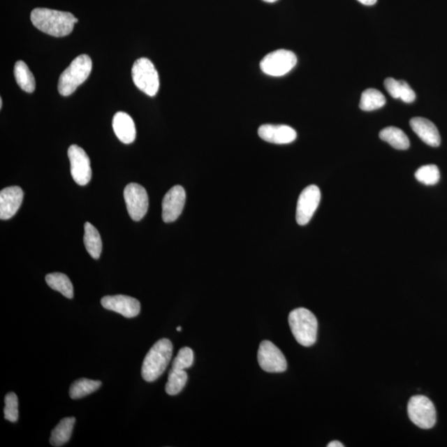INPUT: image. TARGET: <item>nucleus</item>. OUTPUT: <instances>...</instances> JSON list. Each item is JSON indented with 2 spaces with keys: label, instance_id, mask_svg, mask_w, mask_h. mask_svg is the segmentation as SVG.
Masks as SVG:
<instances>
[{
  "label": "nucleus",
  "instance_id": "nucleus-1",
  "mask_svg": "<svg viewBox=\"0 0 447 447\" xmlns=\"http://www.w3.org/2000/svg\"><path fill=\"white\" fill-rule=\"evenodd\" d=\"M31 21L38 30L53 37H65L73 32L78 20L73 13L38 8L31 13Z\"/></svg>",
  "mask_w": 447,
  "mask_h": 447
},
{
  "label": "nucleus",
  "instance_id": "nucleus-2",
  "mask_svg": "<svg viewBox=\"0 0 447 447\" xmlns=\"http://www.w3.org/2000/svg\"><path fill=\"white\" fill-rule=\"evenodd\" d=\"M173 344L168 339H161L152 347L142 365V377L147 382H154L168 368L173 356Z\"/></svg>",
  "mask_w": 447,
  "mask_h": 447
},
{
  "label": "nucleus",
  "instance_id": "nucleus-3",
  "mask_svg": "<svg viewBox=\"0 0 447 447\" xmlns=\"http://www.w3.org/2000/svg\"><path fill=\"white\" fill-rule=\"evenodd\" d=\"M288 323L294 338L300 345L306 347L314 345L318 323L311 311L300 307L291 312Z\"/></svg>",
  "mask_w": 447,
  "mask_h": 447
},
{
  "label": "nucleus",
  "instance_id": "nucleus-4",
  "mask_svg": "<svg viewBox=\"0 0 447 447\" xmlns=\"http://www.w3.org/2000/svg\"><path fill=\"white\" fill-rule=\"evenodd\" d=\"M92 61L87 55H80L71 62L58 80V91L64 96H71L83 84L91 73Z\"/></svg>",
  "mask_w": 447,
  "mask_h": 447
},
{
  "label": "nucleus",
  "instance_id": "nucleus-5",
  "mask_svg": "<svg viewBox=\"0 0 447 447\" xmlns=\"http://www.w3.org/2000/svg\"><path fill=\"white\" fill-rule=\"evenodd\" d=\"M134 85L149 96L156 95L159 89V75L153 62L142 57L134 62L132 67Z\"/></svg>",
  "mask_w": 447,
  "mask_h": 447
},
{
  "label": "nucleus",
  "instance_id": "nucleus-6",
  "mask_svg": "<svg viewBox=\"0 0 447 447\" xmlns=\"http://www.w3.org/2000/svg\"><path fill=\"white\" fill-rule=\"evenodd\" d=\"M409 417L416 426L431 429L437 423V411L428 397L416 395L411 397L408 404Z\"/></svg>",
  "mask_w": 447,
  "mask_h": 447
},
{
  "label": "nucleus",
  "instance_id": "nucleus-7",
  "mask_svg": "<svg viewBox=\"0 0 447 447\" xmlns=\"http://www.w3.org/2000/svg\"><path fill=\"white\" fill-rule=\"evenodd\" d=\"M298 58L293 52L279 49L263 58L261 68L263 73L271 77H283L297 65Z\"/></svg>",
  "mask_w": 447,
  "mask_h": 447
},
{
  "label": "nucleus",
  "instance_id": "nucleus-8",
  "mask_svg": "<svg viewBox=\"0 0 447 447\" xmlns=\"http://www.w3.org/2000/svg\"><path fill=\"white\" fill-rule=\"evenodd\" d=\"M124 196L129 217L134 221L142 220L149 209V196L145 187L131 183L125 187Z\"/></svg>",
  "mask_w": 447,
  "mask_h": 447
},
{
  "label": "nucleus",
  "instance_id": "nucleus-9",
  "mask_svg": "<svg viewBox=\"0 0 447 447\" xmlns=\"http://www.w3.org/2000/svg\"><path fill=\"white\" fill-rule=\"evenodd\" d=\"M258 362L261 369L268 373H281L288 368L284 355L270 341H263L259 346Z\"/></svg>",
  "mask_w": 447,
  "mask_h": 447
},
{
  "label": "nucleus",
  "instance_id": "nucleus-10",
  "mask_svg": "<svg viewBox=\"0 0 447 447\" xmlns=\"http://www.w3.org/2000/svg\"><path fill=\"white\" fill-rule=\"evenodd\" d=\"M71 173L75 182L86 186L91 179V160L86 152L78 145H71L68 149Z\"/></svg>",
  "mask_w": 447,
  "mask_h": 447
},
{
  "label": "nucleus",
  "instance_id": "nucleus-11",
  "mask_svg": "<svg viewBox=\"0 0 447 447\" xmlns=\"http://www.w3.org/2000/svg\"><path fill=\"white\" fill-rule=\"evenodd\" d=\"M318 186L311 185L302 191L298 200L296 219L298 225L305 226L311 221L321 201Z\"/></svg>",
  "mask_w": 447,
  "mask_h": 447
},
{
  "label": "nucleus",
  "instance_id": "nucleus-12",
  "mask_svg": "<svg viewBox=\"0 0 447 447\" xmlns=\"http://www.w3.org/2000/svg\"><path fill=\"white\" fill-rule=\"evenodd\" d=\"M186 203V191L182 186H175L165 195L163 203V220L166 223L175 221L180 217Z\"/></svg>",
  "mask_w": 447,
  "mask_h": 447
},
{
  "label": "nucleus",
  "instance_id": "nucleus-13",
  "mask_svg": "<svg viewBox=\"0 0 447 447\" xmlns=\"http://www.w3.org/2000/svg\"><path fill=\"white\" fill-rule=\"evenodd\" d=\"M101 305L105 309L119 313L126 318L137 316L141 310L140 301L125 295L105 296L101 299Z\"/></svg>",
  "mask_w": 447,
  "mask_h": 447
},
{
  "label": "nucleus",
  "instance_id": "nucleus-14",
  "mask_svg": "<svg viewBox=\"0 0 447 447\" xmlns=\"http://www.w3.org/2000/svg\"><path fill=\"white\" fill-rule=\"evenodd\" d=\"M258 136L268 142L288 145L296 140L297 132L288 125L263 124L258 128Z\"/></svg>",
  "mask_w": 447,
  "mask_h": 447
},
{
  "label": "nucleus",
  "instance_id": "nucleus-15",
  "mask_svg": "<svg viewBox=\"0 0 447 447\" xmlns=\"http://www.w3.org/2000/svg\"><path fill=\"white\" fill-rule=\"evenodd\" d=\"M24 200V191L20 186H10L0 192V219L6 221L19 211Z\"/></svg>",
  "mask_w": 447,
  "mask_h": 447
},
{
  "label": "nucleus",
  "instance_id": "nucleus-16",
  "mask_svg": "<svg viewBox=\"0 0 447 447\" xmlns=\"http://www.w3.org/2000/svg\"><path fill=\"white\" fill-rule=\"evenodd\" d=\"M410 126L425 144L432 147L440 146L439 131H438L436 125L430 120L422 117H415L410 120Z\"/></svg>",
  "mask_w": 447,
  "mask_h": 447
},
{
  "label": "nucleus",
  "instance_id": "nucleus-17",
  "mask_svg": "<svg viewBox=\"0 0 447 447\" xmlns=\"http://www.w3.org/2000/svg\"><path fill=\"white\" fill-rule=\"evenodd\" d=\"M115 135L125 145L132 144L136 138V128L131 115L124 112L116 113L112 122Z\"/></svg>",
  "mask_w": 447,
  "mask_h": 447
},
{
  "label": "nucleus",
  "instance_id": "nucleus-18",
  "mask_svg": "<svg viewBox=\"0 0 447 447\" xmlns=\"http://www.w3.org/2000/svg\"><path fill=\"white\" fill-rule=\"evenodd\" d=\"M75 418L73 417L61 419L53 429L50 437V444L53 446L60 447L68 442L73 434Z\"/></svg>",
  "mask_w": 447,
  "mask_h": 447
},
{
  "label": "nucleus",
  "instance_id": "nucleus-19",
  "mask_svg": "<svg viewBox=\"0 0 447 447\" xmlns=\"http://www.w3.org/2000/svg\"><path fill=\"white\" fill-rule=\"evenodd\" d=\"M84 243L89 256L93 258H100L102 252V241L99 231L91 223L85 224Z\"/></svg>",
  "mask_w": 447,
  "mask_h": 447
},
{
  "label": "nucleus",
  "instance_id": "nucleus-20",
  "mask_svg": "<svg viewBox=\"0 0 447 447\" xmlns=\"http://www.w3.org/2000/svg\"><path fill=\"white\" fill-rule=\"evenodd\" d=\"M379 138L396 149L406 150L410 146V141L402 129L396 127H387L379 133Z\"/></svg>",
  "mask_w": 447,
  "mask_h": 447
},
{
  "label": "nucleus",
  "instance_id": "nucleus-21",
  "mask_svg": "<svg viewBox=\"0 0 447 447\" xmlns=\"http://www.w3.org/2000/svg\"><path fill=\"white\" fill-rule=\"evenodd\" d=\"M49 287L61 293L64 297L71 299L74 297L73 285L68 277L61 272H53L46 276Z\"/></svg>",
  "mask_w": 447,
  "mask_h": 447
},
{
  "label": "nucleus",
  "instance_id": "nucleus-22",
  "mask_svg": "<svg viewBox=\"0 0 447 447\" xmlns=\"http://www.w3.org/2000/svg\"><path fill=\"white\" fill-rule=\"evenodd\" d=\"M102 383L99 380L80 379L75 381L70 388L69 395L73 400H79L99 390Z\"/></svg>",
  "mask_w": 447,
  "mask_h": 447
},
{
  "label": "nucleus",
  "instance_id": "nucleus-23",
  "mask_svg": "<svg viewBox=\"0 0 447 447\" xmlns=\"http://www.w3.org/2000/svg\"><path fill=\"white\" fill-rule=\"evenodd\" d=\"M15 77L20 87L28 93L34 91L36 82L32 73L24 61H17L15 66Z\"/></svg>",
  "mask_w": 447,
  "mask_h": 447
},
{
  "label": "nucleus",
  "instance_id": "nucleus-24",
  "mask_svg": "<svg viewBox=\"0 0 447 447\" xmlns=\"http://www.w3.org/2000/svg\"><path fill=\"white\" fill-rule=\"evenodd\" d=\"M386 103V97L381 92L376 89L370 88L362 93L360 108L364 111H372L382 108Z\"/></svg>",
  "mask_w": 447,
  "mask_h": 447
},
{
  "label": "nucleus",
  "instance_id": "nucleus-25",
  "mask_svg": "<svg viewBox=\"0 0 447 447\" xmlns=\"http://www.w3.org/2000/svg\"><path fill=\"white\" fill-rule=\"evenodd\" d=\"M187 379H189V375L184 370L171 369L168 374V381L165 387L168 395L171 396L178 395L185 387Z\"/></svg>",
  "mask_w": 447,
  "mask_h": 447
},
{
  "label": "nucleus",
  "instance_id": "nucleus-26",
  "mask_svg": "<svg viewBox=\"0 0 447 447\" xmlns=\"http://www.w3.org/2000/svg\"><path fill=\"white\" fill-rule=\"evenodd\" d=\"M415 177L419 182L427 186L437 184L440 180V172L434 164L425 165L417 170Z\"/></svg>",
  "mask_w": 447,
  "mask_h": 447
},
{
  "label": "nucleus",
  "instance_id": "nucleus-27",
  "mask_svg": "<svg viewBox=\"0 0 447 447\" xmlns=\"http://www.w3.org/2000/svg\"><path fill=\"white\" fill-rule=\"evenodd\" d=\"M194 362V353L189 347H183L179 351L173 362L172 369L184 370L191 367Z\"/></svg>",
  "mask_w": 447,
  "mask_h": 447
},
{
  "label": "nucleus",
  "instance_id": "nucleus-28",
  "mask_svg": "<svg viewBox=\"0 0 447 447\" xmlns=\"http://www.w3.org/2000/svg\"><path fill=\"white\" fill-rule=\"evenodd\" d=\"M4 418L11 423H16L19 418V401L15 393H8L4 399Z\"/></svg>",
  "mask_w": 447,
  "mask_h": 447
},
{
  "label": "nucleus",
  "instance_id": "nucleus-29",
  "mask_svg": "<svg viewBox=\"0 0 447 447\" xmlns=\"http://www.w3.org/2000/svg\"><path fill=\"white\" fill-rule=\"evenodd\" d=\"M400 99L405 103H412L416 100V94L409 85L400 80Z\"/></svg>",
  "mask_w": 447,
  "mask_h": 447
},
{
  "label": "nucleus",
  "instance_id": "nucleus-30",
  "mask_svg": "<svg viewBox=\"0 0 447 447\" xmlns=\"http://www.w3.org/2000/svg\"><path fill=\"white\" fill-rule=\"evenodd\" d=\"M387 91L395 99H400V80L393 78H387L384 82Z\"/></svg>",
  "mask_w": 447,
  "mask_h": 447
},
{
  "label": "nucleus",
  "instance_id": "nucleus-31",
  "mask_svg": "<svg viewBox=\"0 0 447 447\" xmlns=\"http://www.w3.org/2000/svg\"><path fill=\"white\" fill-rule=\"evenodd\" d=\"M358 1L365 4V6H371L376 3L378 0H358Z\"/></svg>",
  "mask_w": 447,
  "mask_h": 447
},
{
  "label": "nucleus",
  "instance_id": "nucleus-32",
  "mask_svg": "<svg viewBox=\"0 0 447 447\" xmlns=\"http://www.w3.org/2000/svg\"><path fill=\"white\" fill-rule=\"evenodd\" d=\"M345 445L342 444V442L338 441H330L328 445V447H344Z\"/></svg>",
  "mask_w": 447,
  "mask_h": 447
},
{
  "label": "nucleus",
  "instance_id": "nucleus-33",
  "mask_svg": "<svg viewBox=\"0 0 447 447\" xmlns=\"http://www.w3.org/2000/svg\"><path fill=\"white\" fill-rule=\"evenodd\" d=\"M263 1L267 2V3H274L278 1V0H263Z\"/></svg>",
  "mask_w": 447,
  "mask_h": 447
},
{
  "label": "nucleus",
  "instance_id": "nucleus-34",
  "mask_svg": "<svg viewBox=\"0 0 447 447\" xmlns=\"http://www.w3.org/2000/svg\"><path fill=\"white\" fill-rule=\"evenodd\" d=\"M3 107V101L2 99H0V109H2Z\"/></svg>",
  "mask_w": 447,
  "mask_h": 447
},
{
  "label": "nucleus",
  "instance_id": "nucleus-35",
  "mask_svg": "<svg viewBox=\"0 0 447 447\" xmlns=\"http://www.w3.org/2000/svg\"><path fill=\"white\" fill-rule=\"evenodd\" d=\"M177 332H181V330H182V328H181V326H178V328H177Z\"/></svg>",
  "mask_w": 447,
  "mask_h": 447
}]
</instances>
